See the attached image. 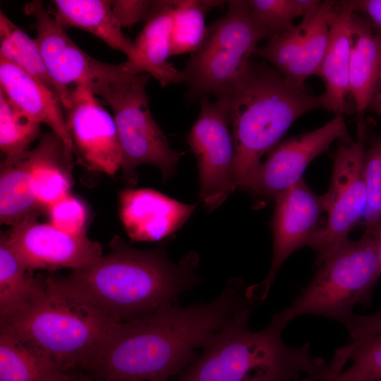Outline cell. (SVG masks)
I'll return each instance as SVG.
<instances>
[{
	"mask_svg": "<svg viewBox=\"0 0 381 381\" xmlns=\"http://www.w3.org/2000/svg\"><path fill=\"white\" fill-rule=\"evenodd\" d=\"M64 112L78 162L89 169L114 175L121 167L122 152L113 116L83 87L71 92Z\"/></svg>",
	"mask_w": 381,
	"mask_h": 381,
	"instance_id": "obj_14",
	"label": "cell"
},
{
	"mask_svg": "<svg viewBox=\"0 0 381 381\" xmlns=\"http://www.w3.org/2000/svg\"><path fill=\"white\" fill-rule=\"evenodd\" d=\"M198 255L187 253L178 262L164 247L140 250L115 236L110 251L63 281L114 322L148 314L178 297L199 281Z\"/></svg>",
	"mask_w": 381,
	"mask_h": 381,
	"instance_id": "obj_2",
	"label": "cell"
},
{
	"mask_svg": "<svg viewBox=\"0 0 381 381\" xmlns=\"http://www.w3.org/2000/svg\"><path fill=\"white\" fill-rule=\"evenodd\" d=\"M198 116L188 135L200 176L199 197L209 210L219 207L236 189L235 148L229 126V97L200 99Z\"/></svg>",
	"mask_w": 381,
	"mask_h": 381,
	"instance_id": "obj_10",
	"label": "cell"
},
{
	"mask_svg": "<svg viewBox=\"0 0 381 381\" xmlns=\"http://www.w3.org/2000/svg\"><path fill=\"white\" fill-rule=\"evenodd\" d=\"M319 267L291 304L272 317L284 329L296 317L314 315L339 322L347 329L353 307L370 303L381 275L373 236L346 241Z\"/></svg>",
	"mask_w": 381,
	"mask_h": 381,
	"instance_id": "obj_7",
	"label": "cell"
},
{
	"mask_svg": "<svg viewBox=\"0 0 381 381\" xmlns=\"http://www.w3.org/2000/svg\"><path fill=\"white\" fill-rule=\"evenodd\" d=\"M364 139L363 125H358L357 139L341 141L336 152L330 186L322 195L327 220L309 245L316 251L318 266L349 241V234L364 215L368 198Z\"/></svg>",
	"mask_w": 381,
	"mask_h": 381,
	"instance_id": "obj_9",
	"label": "cell"
},
{
	"mask_svg": "<svg viewBox=\"0 0 381 381\" xmlns=\"http://www.w3.org/2000/svg\"><path fill=\"white\" fill-rule=\"evenodd\" d=\"M299 381H324V380L316 377L307 376V377H304L301 378Z\"/></svg>",
	"mask_w": 381,
	"mask_h": 381,
	"instance_id": "obj_41",
	"label": "cell"
},
{
	"mask_svg": "<svg viewBox=\"0 0 381 381\" xmlns=\"http://www.w3.org/2000/svg\"><path fill=\"white\" fill-rule=\"evenodd\" d=\"M351 337L349 344L358 343L381 332V310L368 315H354L347 329Z\"/></svg>",
	"mask_w": 381,
	"mask_h": 381,
	"instance_id": "obj_36",
	"label": "cell"
},
{
	"mask_svg": "<svg viewBox=\"0 0 381 381\" xmlns=\"http://www.w3.org/2000/svg\"><path fill=\"white\" fill-rule=\"evenodd\" d=\"M337 139L349 142L351 139L342 115L334 117L324 126L301 133L277 145L239 185L260 197L273 198L301 179L308 164L327 151Z\"/></svg>",
	"mask_w": 381,
	"mask_h": 381,
	"instance_id": "obj_11",
	"label": "cell"
},
{
	"mask_svg": "<svg viewBox=\"0 0 381 381\" xmlns=\"http://www.w3.org/2000/svg\"><path fill=\"white\" fill-rule=\"evenodd\" d=\"M316 369L305 364H286L264 370L249 381H299L307 376H315Z\"/></svg>",
	"mask_w": 381,
	"mask_h": 381,
	"instance_id": "obj_35",
	"label": "cell"
},
{
	"mask_svg": "<svg viewBox=\"0 0 381 381\" xmlns=\"http://www.w3.org/2000/svg\"><path fill=\"white\" fill-rule=\"evenodd\" d=\"M252 303L243 282L233 279L207 303H166L116 323L85 371L97 381H168L191 360L195 349Z\"/></svg>",
	"mask_w": 381,
	"mask_h": 381,
	"instance_id": "obj_1",
	"label": "cell"
},
{
	"mask_svg": "<svg viewBox=\"0 0 381 381\" xmlns=\"http://www.w3.org/2000/svg\"><path fill=\"white\" fill-rule=\"evenodd\" d=\"M155 1H111L114 14L121 28L131 27L140 20H145L151 12Z\"/></svg>",
	"mask_w": 381,
	"mask_h": 381,
	"instance_id": "obj_34",
	"label": "cell"
},
{
	"mask_svg": "<svg viewBox=\"0 0 381 381\" xmlns=\"http://www.w3.org/2000/svg\"><path fill=\"white\" fill-rule=\"evenodd\" d=\"M40 130V123L18 110L0 91V148L5 159L27 151Z\"/></svg>",
	"mask_w": 381,
	"mask_h": 381,
	"instance_id": "obj_30",
	"label": "cell"
},
{
	"mask_svg": "<svg viewBox=\"0 0 381 381\" xmlns=\"http://www.w3.org/2000/svg\"><path fill=\"white\" fill-rule=\"evenodd\" d=\"M375 381H381V379L376 380Z\"/></svg>",
	"mask_w": 381,
	"mask_h": 381,
	"instance_id": "obj_42",
	"label": "cell"
},
{
	"mask_svg": "<svg viewBox=\"0 0 381 381\" xmlns=\"http://www.w3.org/2000/svg\"><path fill=\"white\" fill-rule=\"evenodd\" d=\"M375 243L377 256L379 262L380 272L381 273V222L377 227L373 236Z\"/></svg>",
	"mask_w": 381,
	"mask_h": 381,
	"instance_id": "obj_40",
	"label": "cell"
},
{
	"mask_svg": "<svg viewBox=\"0 0 381 381\" xmlns=\"http://www.w3.org/2000/svg\"><path fill=\"white\" fill-rule=\"evenodd\" d=\"M46 277L35 275L10 246L0 238V317L8 318L26 308L41 292Z\"/></svg>",
	"mask_w": 381,
	"mask_h": 381,
	"instance_id": "obj_25",
	"label": "cell"
},
{
	"mask_svg": "<svg viewBox=\"0 0 381 381\" xmlns=\"http://www.w3.org/2000/svg\"><path fill=\"white\" fill-rule=\"evenodd\" d=\"M322 1L318 0H250L254 20L265 28L270 37L294 26L295 18H302L315 11Z\"/></svg>",
	"mask_w": 381,
	"mask_h": 381,
	"instance_id": "obj_31",
	"label": "cell"
},
{
	"mask_svg": "<svg viewBox=\"0 0 381 381\" xmlns=\"http://www.w3.org/2000/svg\"><path fill=\"white\" fill-rule=\"evenodd\" d=\"M195 207L150 188H127L119 195L120 219L132 241L164 239L186 222Z\"/></svg>",
	"mask_w": 381,
	"mask_h": 381,
	"instance_id": "obj_17",
	"label": "cell"
},
{
	"mask_svg": "<svg viewBox=\"0 0 381 381\" xmlns=\"http://www.w3.org/2000/svg\"><path fill=\"white\" fill-rule=\"evenodd\" d=\"M54 17L64 28H77L91 33L111 48L135 59L134 42L126 37L116 20L109 0H55Z\"/></svg>",
	"mask_w": 381,
	"mask_h": 381,
	"instance_id": "obj_22",
	"label": "cell"
},
{
	"mask_svg": "<svg viewBox=\"0 0 381 381\" xmlns=\"http://www.w3.org/2000/svg\"><path fill=\"white\" fill-rule=\"evenodd\" d=\"M5 234L14 252L32 272L39 269L78 270L102 255L101 244L91 240L87 234H71L36 219L12 226Z\"/></svg>",
	"mask_w": 381,
	"mask_h": 381,
	"instance_id": "obj_15",
	"label": "cell"
},
{
	"mask_svg": "<svg viewBox=\"0 0 381 381\" xmlns=\"http://www.w3.org/2000/svg\"><path fill=\"white\" fill-rule=\"evenodd\" d=\"M251 308L238 311L202 345L201 356L176 381H249L258 373L286 364L323 365L313 356L310 344L292 348L284 344V329L271 318L258 332L249 329Z\"/></svg>",
	"mask_w": 381,
	"mask_h": 381,
	"instance_id": "obj_6",
	"label": "cell"
},
{
	"mask_svg": "<svg viewBox=\"0 0 381 381\" xmlns=\"http://www.w3.org/2000/svg\"><path fill=\"white\" fill-rule=\"evenodd\" d=\"M327 381H375L381 379V332L335 351Z\"/></svg>",
	"mask_w": 381,
	"mask_h": 381,
	"instance_id": "obj_27",
	"label": "cell"
},
{
	"mask_svg": "<svg viewBox=\"0 0 381 381\" xmlns=\"http://www.w3.org/2000/svg\"><path fill=\"white\" fill-rule=\"evenodd\" d=\"M83 370L61 371L49 381H97L90 374Z\"/></svg>",
	"mask_w": 381,
	"mask_h": 381,
	"instance_id": "obj_38",
	"label": "cell"
},
{
	"mask_svg": "<svg viewBox=\"0 0 381 381\" xmlns=\"http://www.w3.org/2000/svg\"><path fill=\"white\" fill-rule=\"evenodd\" d=\"M336 1H322L296 25L269 37L253 55L267 61L289 81L305 87L311 75L319 76L329 39V21Z\"/></svg>",
	"mask_w": 381,
	"mask_h": 381,
	"instance_id": "obj_13",
	"label": "cell"
},
{
	"mask_svg": "<svg viewBox=\"0 0 381 381\" xmlns=\"http://www.w3.org/2000/svg\"><path fill=\"white\" fill-rule=\"evenodd\" d=\"M26 156L37 200L47 210L70 193L73 159L62 140L53 131L43 134L37 145L26 151Z\"/></svg>",
	"mask_w": 381,
	"mask_h": 381,
	"instance_id": "obj_21",
	"label": "cell"
},
{
	"mask_svg": "<svg viewBox=\"0 0 381 381\" xmlns=\"http://www.w3.org/2000/svg\"><path fill=\"white\" fill-rule=\"evenodd\" d=\"M23 10L35 19L37 30L35 40L64 109L75 88L87 89L102 61L81 49L42 1L30 2Z\"/></svg>",
	"mask_w": 381,
	"mask_h": 381,
	"instance_id": "obj_16",
	"label": "cell"
},
{
	"mask_svg": "<svg viewBox=\"0 0 381 381\" xmlns=\"http://www.w3.org/2000/svg\"><path fill=\"white\" fill-rule=\"evenodd\" d=\"M61 371L31 344L1 324L0 381H49Z\"/></svg>",
	"mask_w": 381,
	"mask_h": 381,
	"instance_id": "obj_26",
	"label": "cell"
},
{
	"mask_svg": "<svg viewBox=\"0 0 381 381\" xmlns=\"http://www.w3.org/2000/svg\"><path fill=\"white\" fill-rule=\"evenodd\" d=\"M364 174L368 195L364 235L373 236L381 222V135L365 152Z\"/></svg>",
	"mask_w": 381,
	"mask_h": 381,
	"instance_id": "obj_32",
	"label": "cell"
},
{
	"mask_svg": "<svg viewBox=\"0 0 381 381\" xmlns=\"http://www.w3.org/2000/svg\"><path fill=\"white\" fill-rule=\"evenodd\" d=\"M150 75L120 64L102 63L88 90L112 110L122 152L123 176L130 185L138 180L135 169L143 164L157 167L164 181L175 172L182 155L173 150L151 114L146 85Z\"/></svg>",
	"mask_w": 381,
	"mask_h": 381,
	"instance_id": "obj_5",
	"label": "cell"
},
{
	"mask_svg": "<svg viewBox=\"0 0 381 381\" xmlns=\"http://www.w3.org/2000/svg\"><path fill=\"white\" fill-rule=\"evenodd\" d=\"M47 211L50 224L59 229L71 234H86L87 207L71 193L50 205Z\"/></svg>",
	"mask_w": 381,
	"mask_h": 381,
	"instance_id": "obj_33",
	"label": "cell"
},
{
	"mask_svg": "<svg viewBox=\"0 0 381 381\" xmlns=\"http://www.w3.org/2000/svg\"><path fill=\"white\" fill-rule=\"evenodd\" d=\"M380 43V61L377 78L373 95V97L368 107L372 108L381 115V35L379 34Z\"/></svg>",
	"mask_w": 381,
	"mask_h": 381,
	"instance_id": "obj_39",
	"label": "cell"
},
{
	"mask_svg": "<svg viewBox=\"0 0 381 381\" xmlns=\"http://www.w3.org/2000/svg\"><path fill=\"white\" fill-rule=\"evenodd\" d=\"M349 3L355 12L367 15L381 35V0H356Z\"/></svg>",
	"mask_w": 381,
	"mask_h": 381,
	"instance_id": "obj_37",
	"label": "cell"
},
{
	"mask_svg": "<svg viewBox=\"0 0 381 381\" xmlns=\"http://www.w3.org/2000/svg\"><path fill=\"white\" fill-rule=\"evenodd\" d=\"M0 56L28 71L57 95L35 40L14 24L1 10Z\"/></svg>",
	"mask_w": 381,
	"mask_h": 381,
	"instance_id": "obj_28",
	"label": "cell"
},
{
	"mask_svg": "<svg viewBox=\"0 0 381 381\" xmlns=\"http://www.w3.org/2000/svg\"><path fill=\"white\" fill-rule=\"evenodd\" d=\"M173 1H155L153 8L134 42L135 55L125 61L133 71L146 73L162 87L185 82L183 71L168 61L171 56Z\"/></svg>",
	"mask_w": 381,
	"mask_h": 381,
	"instance_id": "obj_19",
	"label": "cell"
},
{
	"mask_svg": "<svg viewBox=\"0 0 381 381\" xmlns=\"http://www.w3.org/2000/svg\"><path fill=\"white\" fill-rule=\"evenodd\" d=\"M353 9L349 1H336L329 21V39L319 76L322 79L327 109L334 115L346 111L349 95L350 25Z\"/></svg>",
	"mask_w": 381,
	"mask_h": 381,
	"instance_id": "obj_20",
	"label": "cell"
},
{
	"mask_svg": "<svg viewBox=\"0 0 381 381\" xmlns=\"http://www.w3.org/2000/svg\"><path fill=\"white\" fill-rule=\"evenodd\" d=\"M274 199L272 260L265 279L246 289L247 297L253 301L265 298L285 260L296 250L310 245L321 227L320 217L325 212L322 195L315 194L303 179Z\"/></svg>",
	"mask_w": 381,
	"mask_h": 381,
	"instance_id": "obj_12",
	"label": "cell"
},
{
	"mask_svg": "<svg viewBox=\"0 0 381 381\" xmlns=\"http://www.w3.org/2000/svg\"><path fill=\"white\" fill-rule=\"evenodd\" d=\"M225 1L179 0L173 1V29L171 56L193 53L202 42L207 28L205 12Z\"/></svg>",
	"mask_w": 381,
	"mask_h": 381,
	"instance_id": "obj_29",
	"label": "cell"
},
{
	"mask_svg": "<svg viewBox=\"0 0 381 381\" xmlns=\"http://www.w3.org/2000/svg\"><path fill=\"white\" fill-rule=\"evenodd\" d=\"M229 97L235 188L261 163V157L279 144L298 118L314 109L328 110L324 94L310 95L271 66L251 61Z\"/></svg>",
	"mask_w": 381,
	"mask_h": 381,
	"instance_id": "obj_3",
	"label": "cell"
},
{
	"mask_svg": "<svg viewBox=\"0 0 381 381\" xmlns=\"http://www.w3.org/2000/svg\"><path fill=\"white\" fill-rule=\"evenodd\" d=\"M349 95L358 124L371 102L379 71L380 43L371 25L353 11L350 25Z\"/></svg>",
	"mask_w": 381,
	"mask_h": 381,
	"instance_id": "obj_23",
	"label": "cell"
},
{
	"mask_svg": "<svg viewBox=\"0 0 381 381\" xmlns=\"http://www.w3.org/2000/svg\"><path fill=\"white\" fill-rule=\"evenodd\" d=\"M118 323V322H117ZM6 325L61 371L85 370L116 322L71 289L61 276L46 277L37 296Z\"/></svg>",
	"mask_w": 381,
	"mask_h": 381,
	"instance_id": "obj_4",
	"label": "cell"
},
{
	"mask_svg": "<svg viewBox=\"0 0 381 381\" xmlns=\"http://www.w3.org/2000/svg\"><path fill=\"white\" fill-rule=\"evenodd\" d=\"M42 210L34 192L26 151L1 163L0 221L14 226L36 219Z\"/></svg>",
	"mask_w": 381,
	"mask_h": 381,
	"instance_id": "obj_24",
	"label": "cell"
},
{
	"mask_svg": "<svg viewBox=\"0 0 381 381\" xmlns=\"http://www.w3.org/2000/svg\"><path fill=\"white\" fill-rule=\"evenodd\" d=\"M0 91L18 110L39 123H45L64 142L73 159L74 147L64 107L56 94L28 71L0 56Z\"/></svg>",
	"mask_w": 381,
	"mask_h": 381,
	"instance_id": "obj_18",
	"label": "cell"
},
{
	"mask_svg": "<svg viewBox=\"0 0 381 381\" xmlns=\"http://www.w3.org/2000/svg\"><path fill=\"white\" fill-rule=\"evenodd\" d=\"M226 2V12L207 28L202 42L183 71L193 97H229L246 73L258 42L270 37L253 18L248 1Z\"/></svg>",
	"mask_w": 381,
	"mask_h": 381,
	"instance_id": "obj_8",
	"label": "cell"
}]
</instances>
